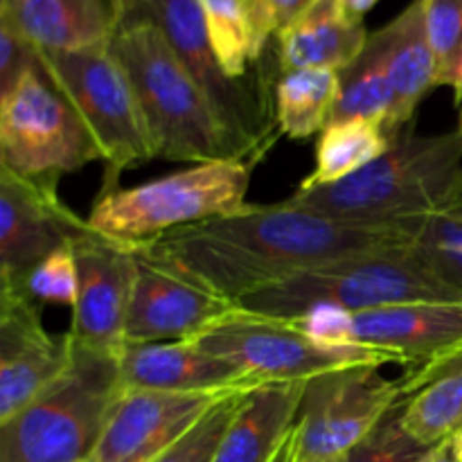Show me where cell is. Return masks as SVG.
<instances>
[{
  "mask_svg": "<svg viewBox=\"0 0 462 462\" xmlns=\"http://www.w3.org/2000/svg\"><path fill=\"white\" fill-rule=\"evenodd\" d=\"M206 18L208 36L217 59L230 79L251 77L253 30L246 0H199Z\"/></svg>",
  "mask_w": 462,
  "mask_h": 462,
  "instance_id": "cell-27",
  "label": "cell"
},
{
  "mask_svg": "<svg viewBox=\"0 0 462 462\" xmlns=\"http://www.w3.org/2000/svg\"><path fill=\"white\" fill-rule=\"evenodd\" d=\"M341 93V72L325 68H300L280 72L273 86L275 120L280 134L307 140L329 126Z\"/></svg>",
  "mask_w": 462,
  "mask_h": 462,
  "instance_id": "cell-24",
  "label": "cell"
},
{
  "mask_svg": "<svg viewBox=\"0 0 462 462\" xmlns=\"http://www.w3.org/2000/svg\"><path fill=\"white\" fill-rule=\"evenodd\" d=\"M291 320L298 329L310 334L314 341L334 347H356L352 343V311L341 310V307L320 305Z\"/></svg>",
  "mask_w": 462,
  "mask_h": 462,
  "instance_id": "cell-34",
  "label": "cell"
},
{
  "mask_svg": "<svg viewBox=\"0 0 462 462\" xmlns=\"http://www.w3.org/2000/svg\"><path fill=\"white\" fill-rule=\"evenodd\" d=\"M111 50L134 81L158 158L192 165L242 161L203 90L147 14L117 25Z\"/></svg>",
  "mask_w": 462,
  "mask_h": 462,
  "instance_id": "cell-3",
  "label": "cell"
},
{
  "mask_svg": "<svg viewBox=\"0 0 462 462\" xmlns=\"http://www.w3.org/2000/svg\"><path fill=\"white\" fill-rule=\"evenodd\" d=\"M86 462H88V460H86Z\"/></svg>",
  "mask_w": 462,
  "mask_h": 462,
  "instance_id": "cell-41",
  "label": "cell"
},
{
  "mask_svg": "<svg viewBox=\"0 0 462 462\" xmlns=\"http://www.w3.org/2000/svg\"><path fill=\"white\" fill-rule=\"evenodd\" d=\"M388 72H391L395 104L386 122V131L395 138L400 131L413 125L422 99L438 88L436 57L427 34L424 0H413L386 27Z\"/></svg>",
  "mask_w": 462,
  "mask_h": 462,
  "instance_id": "cell-22",
  "label": "cell"
},
{
  "mask_svg": "<svg viewBox=\"0 0 462 462\" xmlns=\"http://www.w3.org/2000/svg\"><path fill=\"white\" fill-rule=\"evenodd\" d=\"M393 138L383 125L373 120L332 122L316 143L314 171L300 183V188L334 185L356 174L391 149Z\"/></svg>",
  "mask_w": 462,
  "mask_h": 462,
  "instance_id": "cell-26",
  "label": "cell"
},
{
  "mask_svg": "<svg viewBox=\"0 0 462 462\" xmlns=\"http://www.w3.org/2000/svg\"><path fill=\"white\" fill-rule=\"evenodd\" d=\"M395 90L388 72V41L383 27L368 36L364 52L341 70V93L334 106L332 122L373 120L383 125L393 113ZM329 122V125H332Z\"/></svg>",
  "mask_w": 462,
  "mask_h": 462,
  "instance_id": "cell-25",
  "label": "cell"
},
{
  "mask_svg": "<svg viewBox=\"0 0 462 462\" xmlns=\"http://www.w3.org/2000/svg\"><path fill=\"white\" fill-rule=\"evenodd\" d=\"M456 104H458V131L462 135V84H460V88L456 90Z\"/></svg>",
  "mask_w": 462,
  "mask_h": 462,
  "instance_id": "cell-40",
  "label": "cell"
},
{
  "mask_svg": "<svg viewBox=\"0 0 462 462\" xmlns=\"http://www.w3.org/2000/svg\"><path fill=\"white\" fill-rule=\"evenodd\" d=\"M289 203L343 221L395 224L462 210V135H418L413 125L356 174L320 188H298Z\"/></svg>",
  "mask_w": 462,
  "mask_h": 462,
  "instance_id": "cell-2",
  "label": "cell"
},
{
  "mask_svg": "<svg viewBox=\"0 0 462 462\" xmlns=\"http://www.w3.org/2000/svg\"><path fill=\"white\" fill-rule=\"evenodd\" d=\"M404 427L422 445L436 447L462 431V352L402 379Z\"/></svg>",
  "mask_w": 462,
  "mask_h": 462,
  "instance_id": "cell-23",
  "label": "cell"
},
{
  "mask_svg": "<svg viewBox=\"0 0 462 462\" xmlns=\"http://www.w3.org/2000/svg\"><path fill=\"white\" fill-rule=\"evenodd\" d=\"M424 221H343L284 199L262 206L246 203L233 215L183 226L152 242L129 246L239 302L248 293L311 266L383 248L413 246Z\"/></svg>",
  "mask_w": 462,
  "mask_h": 462,
  "instance_id": "cell-1",
  "label": "cell"
},
{
  "mask_svg": "<svg viewBox=\"0 0 462 462\" xmlns=\"http://www.w3.org/2000/svg\"><path fill=\"white\" fill-rule=\"evenodd\" d=\"M135 253V251H134ZM138 257V278L126 319V343L189 341L237 302L165 264Z\"/></svg>",
  "mask_w": 462,
  "mask_h": 462,
  "instance_id": "cell-16",
  "label": "cell"
},
{
  "mask_svg": "<svg viewBox=\"0 0 462 462\" xmlns=\"http://www.w3.org/2000/svg\"><path fill=\"white\" fill-rule=\"evenodd\" d=\"M189 343L224 356L260 383L310 382L323 373L355 365L395 364L391 355L368 347H334L314 341L293 320L233 307Z\"/></svg>",
  "mask_w": 462,
  "mask_h": 462,
  "instance_id": "cell-10",
  "label": "cell"
},
{
  "mask_svg": "<svg viewBox=\"0 0 462 462\" xmlns=\"http://www.w3.org/2000/svg\"><path fill=\"white\" fill-rule=\"evenodd\" d=\"M424 300H462V291L433 273L415 246H402L298 271L248 293L237 305L291 320L320 305L368 311Z\"/></svg>",
  "mask_w": 462,
  "mask_h": 462,
  "instance_id": "cell-4",
  "label": "cell"
},
{
  "mask_svg": "<svg viewBox=\"0 0 462 462\" xmlns=\"http://www.w3.org/2000/svg\"><path fill=\"white\" fill-rule=\"evenodd\" d=\"M314 3L316 0H246L255 61L264 57L269 41L298 21Z\"/></svg>",
  "mask_w": 462,
  "mask_h": 462,
  "instance_id": "cell-33",
  "label": "cell"
},
{
  "mask_svg": "<svg viewBox=\"0 0 462 462\" xmlns=\"http://www.w3.org/2000/svg\"><path fill=\"white\" fill-rule=\"evenodd\" d=\"M93 161H102L93 135L39 59L0 95V167L23 179L59 183Z\"/></svg>",
  "mask_w": 462,
  "mask_h": 462,
  "instance_id": "cell-8",
  "label": "cell"
},
{
  "mask_svg": "<svg viewBox=\"0 0 462 462\" xmlns=\"http://www.w3.org/2000/svg\"><path fill=\"white\" fill-rule=\"evenodd\" d=\"M122 391L117 356L75 346L70 368L0 424V462H86Z\"/></svg>",
  "mask_w": 462,
  "mask_h": 462,
  "instance_id": "cell-5",
  "label": "cell"
},
{
  "mask_svg": "<svg viewBox=\"0 0 462 462\" xmlns=\"http://www.w3.org/2000/svg\"><path fill=\"white\" fill-rule=\"evenodd\" d=\"M382 368L355 365L307 382L293 462H341L382 422L406 395L402 382L382 377Z\"/></svg>",
  "mask_w": 462,
  "mask_h": 462,
  "instance_id": "cell-11",
  "label": "cell"
},
{
  "mask_svg": "<svg viewBox=\"0 0 462 462\" xmlns=\"http://www.w3.org/2000/svg\"><path fill=\"white\" fill-rule=\"evenodd\" d=\"M39 59L93 135L106 162L104 185H116L120 171L158 158L134 81L111 43L72 52L39 50Z\"/></svg>",
  "mask_w": 462,
  "mask_h": 462,
  "instance_id": "cell-7",
  "label": "cell"
},
{
  "mask_svg": "<svg viewBox=\"0 0 462 462\" xmlns=\"http://www.w3.org/2000/svg\"><path fill=\"white\" fill-rule=\"evenodd\" d=\"M379 0H337L338 12L343 14V18L355 25H364V18L370 9L377 5Z\"/></svg>",
  "mask_w": 462,
  "mask_h": 462,
  "instance_id": "cell-37",
  "label": "cell"
},
{
  "mask_svg": "<svg viewBox=\"0 0 462 462\" xmlns=\"http://www.w3.org/2000/svg\"><path fill=\"white\" fill-rule=\"evenodd\" d=\"M72 356L70 334H50L36 300L16 289H0V424L52 386L70 368Z\"/></svg>",
  "mask_w": 462,
  "mask_h": 462,
  "instance_id": "cell-14",
  "label": "cell"
},
{
  "mask_svg": "<svg viewBox=\"0 0 462 462\" xmlns=\"http://www.w3.org/2000/svg\"><path fill=\"white\" fill-rule=\"evenodd\" d=\"M364 25L346 21L337 0H316L298 21L275 36L280 72L300 68L346 70L368 43Z\"/></svg>",
  "mask_w": 462,
  "mask_h": 462,
  "instance_id": "cell-21",
  "label": "cell"
},
{
  "mask_svg": "<svg viewBox=\"0 0 462 462\" xmlns=\"http://www.w3.org/2000/svg\"><path fill=\"white\" fill-rule=\"evenodd\" d=\"M147 14L167 36L174 52L210 102L221 126L233 140L239 158L255 162L275 143V97L271 77L230 79L208 36L199 0H149ZM280 131V129H278Z\"/></svg>",
  "mask_w": 462,
  "mask_h": 462,
  "instance_id": "cell-9",
  "label": "cell"
},
{
  "mask_svg": "<svg viewBox=\"0 0 462 462\" xmlns=\"http://www.w3.org/2000/svg\"><path fill=\"white\" fill-rule=\"evenodd\" d=\"M255 162L217 161L192 165L149 183L104 185L90 208L88 228L122 244H143L246 206Z\"/></svg>",
  "mask_w": 462,
  "mask_h": 462,
  "instance_id": "cell-6",
  "label": "cell"
},
{
  "mask_svg": "<svg viewBox=\"0 0 462 462\" xmlns=\"http://www.w3.org/2000/svg\"><path fill=\"white\" fill-rule=\"evenodd\" d=\"M230 393L125 388L88 462H153Z\"/></svg>",
  "mask_w": 462,
  "mask_h": 462,
  "instance_id": "cell-15",
  "label": "cell"
},
{
  "mask_svg": "<svg viewBox=\"0 0 462 462\" xmlns=\"http://www.w3.org/2000/svg\"><path fill=\"white\" fill-rule=\"evenodd\" d=\"M106 5L111 9L116 25H122V23L131 21L134 16H140L147 9L149 0H106Z\"/></svg>",
  "mask_w": 462,
  "mask_h": 462,
  "instance_id": "cell-36",
  "label": "cell"
},
{
  "mask_svg": "<svg viewBox=\"0 0 462 462\" xmlns=\"http://www.w3.org/2000/svg\"><path fill=\"white\" fill-rule=\"evenodd\" d=\"M427 34L436 57L438 88L462 84V0H424Z\"/></svg>",
  "mask_w": 462,
  "mask_h": 462,
  "instance_id": "cell-28",
  "label": "cell"
},
{
  "mask_svg": "<svg viewBox=\"0 0 462 462\" xmlns=\"http://www.w3.org/2000/svg\"><path fill=\"white\" fill-rule=\"evenodd\" d=\"M427 462H458L454 454V447H451V438L449 440L440 442V445H436V449L431 451Z\"/></svg>",
  "mask_w": 462,
  "mask_h": 462,
  "instance_id": "cell-38",
  "label": "cell"
},
{
  "mask_svg": "<svg viewBox=\"0 0 462 462\" xmlns=\"http://www.w3.org/2000/svg\"><path fill=\"white\" fill-rule=\"evenodd\" d=\"M39 63V48L0 21V95Z\"/></svg>",
  "mask_w": 462,
  "mask_h": 462,
  "instance_id": "cell-35",
  "label": "cell"
},
{
  "mask_svg": "<svg viewBox=\"0 0 462 462\" xmlns=\"http://www.w3.org/2000/svg\"><path fill=\"white\" fill-rule=\"evenodd\" d=\"M23 293L36 302H54L75 310L79 298V264L72 244L39 262L36 269L27 275Z\"/></svg>",
  "mask_w": 462,
  "mask_h": 462,
  "instance_id": "cell-32",
  "label": "cell"
},
{
  "mask_svg": "<svg viewBox=\"0 0 462 462\" xmlns=\"http://www.w3.org/2000/svg\"><path fill=\"white\" fill-rule=\"evenodd\" d=\"M451 447H454L456 458H458V462H462V431H458L454 438H451Z\"/></svg>",
  "mask_w": 462,
  "mask_h": 462,
  "instance_id": "cell-39",
  "label": "cell"
},
{
  "mask_svg": "<svg viewBox=\"0 0 462 462\" xmlns=\"http://www.w3.org/2000/svg\"><path fill=\"white\" fill-rule=\"evenodd\" d=\"M413 246L433 273L462 291V210L429 217Z\"/></svg>",
  "mask_w": 462,
  "mask_h": 462,
  "instance_id": "cell-31",
  "label": "cell"
},
{
  "mask_svg": "<svg viewBox=\"0 0 462 462\" xmlns=\"http://www.w3.org/2000/svg\"><path fill=\"white\" fill-rule=\"evenodd\" d=\"M307 382H269L244 397L212 462H271L298 420Z\"/></svg>",
  "mask_w": 462,
  "mask_h": 462,
  "instance_id": "cell-20",
  "label": "cell"
},
{
  "mask_svg": "<svg viewBox=\"0 0 462 462\" xmlns=\"http://www.w3.org/2000/svg\"><path fill=\"white\" fill-rule=\"evenodd\" d=\"M406 395L341 462H427L436 447H427L404 427Z\"/></svg>",
  "mask_w": 462,
  "mask_h": 462,
  "instance_id": "cell-29",
  "label": "cell"
},
{
  "mask_svg": "<svg viewBox=\"0 0 462 462\" xmlns=\"http://www.w3.org/2000/svg\"><path fill=\"white\" fill-rule=\"evenodd\" d=\"M251 391H237L226 395L217 406H212L180 440L167 451H162L153 462H212L221 442H224L226 431L233 424L244 397Z\"/></svg>",
  "mask_w": 462,
  "mask_h": 462,
  "instance_id": "cell-30",
  "label": "cell"
},
{
  "mask_svg": "<svg viewBox=\"0 0 462 462\" xmlns=\"http://www.w3.org/2000/svg\"><path fill=\"white\" fill-rule=\"evenodd\" d=\"M122 388L167 393H230L262 386L246 370L189 341L126 343Z\"/></svg>",
  "mask_w": 462,
  "mask_h": 462,
  "instance_id": "cell-18",
  "label": "cell"
},
{
  "mask_svg": "<svg viewBox=\"0 0 462 462\" xmlns=\"http://www.w3.org/2000/svg\"><path fill=\"white\" fill-rule=\"evenodd\" d=\"M0 21L45 52L108 45L117 30L106 0H0Z\"/></svg>",
  "mask_w": 462,
  "mask_h": 462,
  "instance_id": "cell-19",
  "label": "cell"
},
{
  "mask_svg": "<svg viewBox=\"0 0 462 462\" xmlns=\"http://www.w3.org/2000/svg\"><path fill=\"white\" fill-rule=\"evenodd\" d=\"M57 180H32L0 167V289L23 291L39 262L88 233L63 203Z\"/></svg>",
  "mask_w": 462,
  "mask_h": 462,
  "instance_id": "cell-12",
  "label": "cell"
},
{
  "mask_svg": "<svg viewBox=\"0 0 462 462\" xmlns=\"http://www.w3.org/2000/svg\"><path fill=\"white\" fill-rule=\"evenodd\" d=\"M72 251L79 264V298L68 334L75 346L120 359L126 347L138 257L129 244L113 242L93 230L72 242Z\"/></svg>",
  "mask_w": 462,
  "mask_h": 462,
  "instance_id": "cell-13",
  "label": "cell"
},
{
  "mask_svg": "<svg viewBox=\"0 0 462 462\" xmlns=\"http://www.w3.org/2000/svg\"><path fill=\"white\" fill-rule=\"evenodd\" d=\"M352 343L420 373L462 352V300H424L352 311Z\"/></svg>",
  "mask_w": 462,
  "mask_h": 462,
  "instance_id": "cell-17",
  "label": "cell"
}]
</instances>
